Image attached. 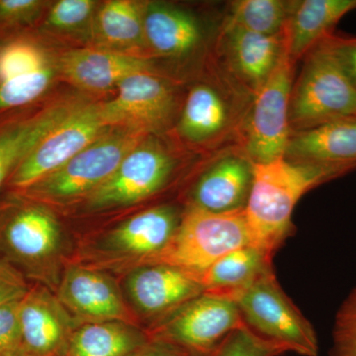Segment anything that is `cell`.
<instances>
[{
	"label": "cell",
	"mask_w": 356,
	"mask_h": 356,
	"mask_svg": "<svg viewBox=\"0 0 356 356\" xmlns=\"http://www.w3.org/2000/svg\"><path fill=\"white\" fill-rule=\"evenodd\" d=\"M254 178L245 208L252 245L274 257L293 234L295 206L307 192L356 165L298 163L287 159L252 163Z\"/></svg>",
	"instance_id": "1"
},
{
	"label": "cell",
	"mask_w": 356,
	"mask_h": 356,
	"mask_svg": "<svg viewBox=\"0 0 356 356\" xmlns=\"http://www.w3.org/2000/svg\"><path fill=\"white\" fill-rule=\"evenodd\" d=\"M305 57V64L293 86L290 98L292 132L356 116V86L346 76L325 40Z\"/></svg>",
	"instance_id": "2"
},
{
	"label": "cell",
	"mask_w": 356,
	"mask_h": 356,
	"mask_svg": "<svg viewBox=\"0 0 356 356\" xmlns=\"http://www.w3.org/2000/svg\"><path fill=\"white\" fill-rule=\"evenodd\" d=\"M252 245L245 210L212 213L189 206L170 245L152 264H166L200 278L224 255Z\"/></svg>",
	"instance_id": "3"
},
{
	"label": "cell",
	"mask_w": 356,
	"mask_h": 356,
	"mask_svg": "<svg viewBox=\"0 0 356 356\" xmlns=\"http://www.w3.org/2000/svg\"><path fill=\"white\" fill-rule=\"evenodd\" d=\"M243 324L250 331L286 353L318 356L315 327L280 286L274 270L268 271L234 299Z\"/></svg>",
	"instance_id": "4"
},
{
	"label": "cell",
	"mask_w": 356,
	"mask_h": 356,
	"mask_svg": "<svg viewBox=\"0 0 356 356\" xmlns=\"http://www.w3.org/2000/svg\"><path fill=\"white\" fill-rule=\"evenodd\" d=\"M145 136L142 131L125 127L103 133L55 172L23 192L33 198L58 201L91 194L113 175Z\"/></svg>",
	"instance_id": "5"
},
{
	"label": "cell",
	"mask_w": 356,
	"mask_h": 356,
	"mask_svg": "<svg viewBox=\"0 0 356 356\" xmlns=\"http://www.w3.org/2000/svg\"><path fill=\"white\" fill-rule=\"evenodd\" d=\"M243 325L234 300L204 292L154 325L147 337L184 356H207Z\"/></svg>",
	"instance_id": "6"
},
{
	"label": "cell",
	"mask_w": 356,
	"mask_h": 356,
	"mask_svg": "<svg viewBox=\"0 0 356 356\" xmlns=\"http://www.w3.org/2000/svg\"><path fill=\"white\" fill-rule=\"evenodd\" d=\"M293 60L285 53L266 83L255 93L245 131V156L252 163H266L286 156L292 131L289 122Z\"/></svg>",
	"instance_id": "7"
},
{
	"label": "cell",
	"mask_w": 356,
	"mask_h": 356,
	"mask_svg": "<svg viewBox=\"0 0 356 356\" xmlns=\"http://www.w3.org/2000/svg\"><path fill=\"white\" fill-rule=\"evenodd\" d=\"M107 127L103 104L70 110L14 170L9 186L27 191L92 144Z\"/></svg>",
	"instance_id": "8"
},
{
	"label": "cell",
	"mask_w": 356,
	"mask_h": 356,
	"mask_svg": "<svg viewBox=\"0 0 356 356\" xmlns=\"http://www.w3.org/2000/svg\"><path fill=\"white\" fill-rule=\"evenodd\" d=\"M173 168L172 156L159 144L140 143L113 175L90 194L89 205L107 208L138 203L165 187Z\"/></svg>",
	"instance_id": "9"
},
{
	"label": "cell",
	"mask_w": 356,
	"mask_h": 356,
	"mask_svg": "<svg viewBox=\"0 0 356 356\" xmlns=\"http://www.w3.org/2000/svg\"><path fill=\"white\" fill-rule=\"evenodd\" d=\"M118 95L103 104L109 126L136 129L144 133L165 127L175 106L170 84L149 72L127 77L118 86Z\"/></svg>",
	"instance_id": "10"
},
{
	"label": "cell",
	"mask_w": 356,
	"mask_h": 356,
	"mask_svg": "<svg viewBox=\"0 0 356 356\" xmlns=\"http://www.w3.org/2000/svg\"><path fill=\"white\" fill-rule=\"evenodd\" d=\"M127 289L138 311L158 321L156 324L204 293L200 278L166 264L136 269L129 276Z\"/></svg>",
	"instance_id": "11"
},
{
	"label": "cell",
	"mask_w": 356,
	"mask_h": 356,
	"mask_svg": "<svg viewBox=\"0 0 356 356\" xmlns=\"http://www.w3.org/2000/svg\"><path fill=\"white\" fill-rule=\"evenodd\" d=\"M18 322L23 356H58L76 330L58 299L39 287L20 300Z\"/></svg>",
	"instance_id": "12"
},
{
	"label": "cell",
	"mask_w": 356,
	"mask_h": 356,
	"mask_svg": "<svg viewBox=\"0 0 356 356\" xmlns=\"http://www.w3.org/2000/svg\"><path fill=\"white\" fill-rule=\"evenodd\" d=\"M60 238V228L53 215L31 204L15 208L0 229L4 252L29 270H37L55 257Z\"/></svg>",
	"instance_id": "13"
},
{
	"label": "cell",
	"mask_w": 356,
	"mask_h": 356,
	"mask_svg": "<svg viewBox=\"0 0 356 356\" xmlns=\"http://www.w3.org/2000/svg\"><path fill=\"white\" fill-rule=\"evenodd\" d=\"M58 301L69 313L88 323L130 320L118 288L104 274L83 267H70L58 290Z\"/></svg>",
	"instance_id": "14"
},
{
	"label": "cell",
	"mask_w": 356,
	"mask_h": 356,
	"mask_svg": "<svg viewBox=\"0 0 356 356\" xmlns=\"http://www.w3.org/2000/svg\"><path fill=\"white\" fill-rule=\"evenodd\" d=\"M222 40L229 70L254 95L266 83L287 51L285 32L266 36L225 24Z\"/></svg>",
	"instance_id": "15"
},
{
	"label": "cell",
	"mask_w": 356,
	"mask_h": 356,
	"mask_svg": "<svg viewBox=\"0 0 356 356\" xmlns=\"http://www.w3.org/2000/svg\"><path fill=\"white\" fill-rule=\"evenodd\" d=\"M252 178L254 165L247 156H222L199 178L192 191L189 206L212 213L245 210Z\"/></svg>",
	"instance_id": "16"
},
{
	"label": "cell",
	"mask_w": 356,
	"mask_h": 356,
	"mask_svg": "<svg viewBox=\"0 0 356 356\" xmlns=\"http://www.w3.org/2000/svg\"><path fill=\"white\" fill-rule=\"evenodd\" d=\"M180 219L172 206L152 208L115 229L107 245L117 254L140 257L152 264L170 245Z\"/></svg>",
	"instance_id": "17"
},
{
	"label": "cell",
	"mask_w": 356,
	"mask_h": 356,
	"mask_svg": "<svg viewBox=\"0 0 356 356\" xmlns=\"http://www.w3.org/2000/svg\"><path fill=\"white\" fill-rule=\"evenodd\" d=\"M62 74L70 83L90 91H103L118 86L133 76L149 72L146 58L104 50L72 51L60 60Z\"/></svg>",
	"instance_id": "18"
},
{
	"label": "cell",
	"mask_w": 356,
	"mask_h": 356,
	"mask_svg": "<svg viewBox=\"0 0 356 356\" xmlns=\"http://www.w3.org/2000/svg\"><path fill=\"white\" fill-rule=\"evenodd\" d=\"M285 159L298 163L356 165V116L292 133Z\"/></svg>",
	"instance_id": "19"
},
{
	"label": "cell",
	"mask_w": 356,
	"mask_h": 356,
	"mask_svg": "<svg viewBox=\"0 0 356 356\" xmlns=\"http://www.w3.org/2000/svg\"><path fill=\"white\" fill-rule=\"evenodd\" d=\"M356 9V0L292 1L285 37L290 58L299 60L330 36L334 25Z\"/></svg>",
	"instance_id": "20"
},
{
	"label": "cell",
	"mask_w": 356,
	"mask_h": 356,
	"mask_svg": "<svg viewBox=\"0 0 356 356\" xmlns=\"http://www.w3.org/2000/svg\"><path fill=\"white\" fill-rule=\"evenodd\" d=\"M273 257L252 245L224 255L201 275L204 292L234 300L264 274L273 270Z\"/></svg>",
	"instance_id": "21"
},
{
	"label": "cell",
	"mask_w": 356,
	"mask_h": 356,
	"mask_svg": "<svg viewBox=\"0 0 356 356\" xmlns=\"http://www.w3.org/2000/svg\"><path fill=\"white\" fill-rule=\"evenodd\" d=\"M144 37L159 55L184 57L197 48L202 31L191 14L163 4H151L144 13Z\"/></svg>",
	"instance_id": "22"
},
{
	"label": "cell",
	"mask_w": 356,
	"mask_h": 356,
	"mask_svg": "<svg viewBox=\"0 0 356 356\" xmlns=\"http://www.w3.org/2000/svg\"><path fill=\"white\" fill-rule=\"evenodd\" d=\"M149 341L147 334L127 323H88L76 327L58 356H133Z\"/></svg>",
	"instance_id": "23"
},
{
	"label": "cell",
	"mask_w": 356,
	"mask_h": 356,
	"mask_svg": "<svg viewBox=\"0 0 356 356\" xmlns=\"http://www.w3.org/2000/svg\"><path fill=\"white\" fill-rule=\"evenodd\" d=\"M69 111L65 107H56L0 127V189L23 159Z\"/></svg>",
	"instance_id": "24"
},
{
	"label": "cell",
	"mask_w": 356,
	"mask_h": 356,
	"mask_svg": "<svg viewBox=\"0 0 356 356\" xmlns=\"http://www.w3.org/2000/svg\"><path fill=\"white\" fill-rule=\"evenodd\" d=\"M229 123V108L224 96L209 84L201 83L187 96L178 128L185 139L204 143L222 135Z\"/></svg>",
	"instance_id": "25"
},
{
	"label": "cell",
	"mask_w": 356,
	"mask_h": 356,
	"mask_svg": "<svg viewBox=\"0 0 356 356\" xmlns=\"http://www.w3.org/2000/svg\"><path fill=\"white\" fill-rule=\"evenodd\" d=\"M292 1L238 0L229 4L225 24L248 31L276 36L285 32Z\"/></svg>",
	"instance_id": "26"
},
{
	"label": "cell",
	"mask_w": 356,
	"mask_h": 356,
	"mask_svg": "<svg viewBox=\"0 0 356 356\" xmlns=\"http://www.w3.org/2000/svg\"><path fill=\"white\" fill-rule=\"evenodd\" d=\"M98 28L103 38L111 44L131 46L144 37V13L129 0H112L98 13Z\"/></svg>",
	"instance_id": "27"
},
{
	"label": "cell",
	"mask_w": 356,
	"mask_h": 356,
	"mask_svg": "<svg viewBox=\"0 0 356 356\" xmlns=\"http://www.w3.org/2000/svg\"><path fill=\"white\" fill-rule=\"evenodd\" d=\"M330 356H356V286L337 312Z\"/></svg>",
	"instance_id": "28"
},
{
	"label": "cell",
	"mask_w": 356,
	"mask_h": 356,
	"mask_svg": "<svg viewBox=\"0 0 356 356\" xmlns=\"http://www.w3.org/2000/svg\"><path fill=\"white\" fill-rule=\"evenodd\" d=\"M286 351L261 339L247 325L238 327L207 356H280Z\"/></svg>",
	"instance_id": "29"
},
{
	"label": "cell",
	"mask_w": 356,
	"mask_h": 356,
	"mask_svg": "<svg viewBox=\"0 0 356 356\" xmlns=\"http://www.w3.org/2000/svg\"><path fill=\"white\" fill-rule=\"evenodd\" d=\"M20 300L0 308V356H23L18 322Z\"/></svg>",
	"instance_id": "30"
},
{
	"label": "cell",
	"mask_w": 356,
	"mask_h": 356,
	"mask_svg": "<svg viewBox=\"0 0 356 356\" xmlns=\"http://www.w3.org/2000/svg\"><path fill=\"white\" fill-rule=\"evenodd\" d=\"M91 0H60L50 10L49 24L58 28H72L84 22L92 11Z\"/></svg>",
	"instance_id": "31"
},
{
	"label": "cell",
	"mask_w": 356,
	"mask_h": 356,
	"mask_svg": "<svg viewBox=\"0 0 356 356\" xmlns=\"http://www.w3.org/2000/svg\"><path fill=\"white\" fill-rule=\"evenodd\" d=\"M42 3L38 0H0V31L31 22Z\"/></svg>",
	"instance_id": "32"
},
{
	"label": "cell",
	"mask_w": 356,
	"mask_h": 356,
	"mask_svg": "<svg viewBox=\"0 0 356 356\" xmlns=\"http://www.w3.org/2000/svg\"><path fill=\"white\" fill-rule=\"evenodd\" d=\"M325 42L330 47L343 72L356 86V39L327 36Z\"/></svg>",
	"instance_id": "33"
},
{
	"label": "cell",
	"mask_w": 356,
	"mask_h": 356,
	"mask_svg": "<svg viewBox=\"0 0 356 356\" xmlns=\"http://www.w3.org/2000/svg\"><path fill=\"white\" fill-rule=\"evenodd\" d=\"M25 283L10 267L0 266V308L7 304L18 301L27 293Z\"/></svg>",
	"instance_id": "34"
},
{
	"label": "cell",
	"mask_w": 356,
	"mask_h": 356,
	"mask_svg": "<svg viewBox=\"0 0 356 356\" xmlns=\"http://www.w3.org/2000/svg\"><path fill=\"white\" fill-rule=\"evenodd\" d=\"M133 356H184L178 351L163 346V344L149 341L144 348H140Z\"/></svg>",
	"instance_id": "35"
},
{
	"label": "cell",
	"mask_w": 356,
	"mask_h": 356,
	"mask_svg": "<svg viewBox=\"0 0 356 356\" xmlns=\"http://www.w3.org/2000/svg\"><path fill=\"white\" fill-rule=\"evenodd\" d=\"M1 264H2V262H1V261H0V266H1Z\"/></svg>",
	"instance_id": "36"
}]
</instances>
